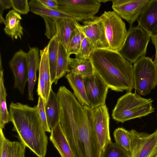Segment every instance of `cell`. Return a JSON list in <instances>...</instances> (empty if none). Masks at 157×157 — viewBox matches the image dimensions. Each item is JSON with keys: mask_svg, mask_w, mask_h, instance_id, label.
<instances>
[{"mask_svg": "<svg viewBox=\"0 0 157 157\" xmlns=\"http://www.w3.org/2000/svg\"><path fill=\"white\" fill-rule=\"evenodd\" d=\"M150 35L137 26L129 28L125 42L119 53L132 63L145 56Z\"/></svg>", "mask_w": 157, "mask_h": 157, "instance_id": "6", "label": "cell"}, {"mask_svg": "<svg viewBox=\"0 0 157 157\" xmlns=\"http://www.w3.org/2000/svg\"><path fill=\"white\" fill-rule=\"evenodd\" d=\"M149 0H113L112 8L121 18L132 27Z\"/></svg>", "mask_w": 157, "mask_h": 157, "instance_id": "13", "label": "cell"}, {"mask_svg": "<svg viewBox=\"0 0 157 157\" xmlns=\"http://www.w3.org/2000/svg\"><path fill=\"white\" fill-rule=\"evenodd\" d=\"M50 140L61 157H75L59 124L51 130Z\"/></svg>", "mask_w": 157, "mask_h": 157, "instance_id": "20", "label": "cell"}, {"mask_svg": "<svg viewBox=\"0 0 157 157\" xmlns=\"http://www.w3.org/2000/svg\"><path fill=\"white\" fill-rule=\"evenodd\" d=\"M29 4L30 11L33 13L42 17H45L52 18H69L79 21L78 19L61 12L51 10L45 7L39 0H30Z\"/></svg>", "mask_w": 157, "mask_h": 157, "instance_id": "26", "label": "cell"}, {"mask_svg": "<svg viewBox=\"0 0 157 157\" xmlns=\"http://www.w3.org/2000/svg\"><path fill=\"white\" fill-rule=\"evenodd\" d=\"M12 7L11 0H0V22L5 24V19L3 17V13L4 10Z\"/></svg>", "mask_w": 157, "mask_h": 157, "instance_id": "35", "label": "cell"}, {"mask_svg": "<svg viewBox=\"0 0 157 157\" xmlns=\"http://www.w3.org/2000/svg\"><path fill=\"white\" fill-rule=\"evenodd\" d=\"M40 63L37 92L39 96L42 98L45 104L52 89V84L48 60V45L43 49L40 50Z\"/></svg>", "mask_w": 157, "mask_h": 157, "instance_id": "14", "label": "cell"}, {"mask_svg": "<svg viewBox=\"0 0 157 157\" xmlns=\"http://www.w3.org/2000/svg\"><path fill=\"white\" fill-rule=\"evenodd\" d=\"M151 98H142L136 92L127 91L119 98L112 110L113 120L123 123L136 118H141L154 112Z\"/></svg>", "mask_w": 157, "mask_h": 157, "instance_id": "4", "label": "cell"}, {"mask_svg": "<svg viewBox=\"0 0 157 157\" xmlns=\"http://www.w3.org/2000/svg\"><path fill=\"white\" fill-rule=\"evenodd\" d=\"M48 123L51 130L59 124L60 110L57 94L52 89L48 101L45 104Z\"/></svg>", "mask_w": 157, "mask_h": 157, "instance_id": "23", "label": "cell"}, {"mask_svg": "<svg viewBox=\"0 0 157 157\" xmlns=\"http://www.w3.org/2000/svg\"><path fill=\"white\" fill-rule=\"evenodd\" d=\"M21 19L20 14L13 10H10L6 16L4 30L13 40L18 38L21 39L23 36V29L21 24Z\"/></svg>", "mask_w": 157, "mask_h": 157, "instance_id": "21", "label": "cell"}, {"mask_svg": "<svg viewBox=\"0 0 157 157\" xmlns=\"http://www.w3.org/2000/svg\"><path fill=\"white\" fill-rule=\"evenodd\" d=\"M45 24V35L51 39L57 36L67 49L72 34L79 23L74 19L69 18H52L43 17Z\"/></svg>", "mask_w": 157, "mask_h": 157, "instance_id": "9", "label": "cell"}, {"mask_svg": "<svg viewBox=\"0 0 157 157\" xmlns=\"http://www.w3.org/2000/svg\"><path fill=\"white\" fill-rule=\"evenodd\" d=\"M156 157H157V156Z\"/></svg>", "mask_w": 157, "mask_h": 157, "instance_id": "39", "label": "cell"}, {"mask_svg": "<svg viewBox=\"0 0 157 157\" xmlns=\"http://www.w3.org/2000/svg\"><path fill=\"white\" fill-rule=\"evenodd\" d=\"M99 17L104 25L109 50L119 52L127 36L125 24L114 11H105Z\"/></svg>", "mask_w": 157, "mask_h": 157, "instance_id": "7", "label": "cell"}, {"mask_svg": "<svg viewBox=\"0 0 157 157\" xmlns=\"http://www.w3.org/2000/svg\"><path fill=\"white\" fill-rule=\"evenodd\" d=\"M70 58L67 49L59 41L55 84L59 79L71 72L69 67Z\"/></svg>", "mask_w": 157, "mask_h": 157, "instance_id": "25", "label": "cell"}, {"mask_svg": "<svg viewBox=\"0 0 157 157\" xmlns=\"http://www.w3.org/2000/svg\"><path fill=\"white\" fill-rule=\"evenodd\" d=\"M95 48L86 37L84 38L78 52L75 55V58L81 59H90L91 54Z\"/></svg>", "mask_w": 157, "mask_h": 157, "instance_id": "32", "label": "cell"}, {"mask_svg": "<svg viewBox=\"0 0 157 157\" xmlns=\"http://www.w3.org/2000/svg\"><path fill=\"white\" fill-rule=\"evenodd\" d=\"M13 10L18 13L27 14L30 11V7L28 0H11Z\"/></svg>", "mask_w": 157, "mask_h": 157, "instance_id": "34", "label": "cell"}, {"mask_svg": "<svg viewBox=\"0 0 157 157\" xmlns=\"http://www.w3.org/2000/svg\"><path fill=\"white\" fill-rule=\"evenodd\" d=\"M90 60L94 72L111 90L131 91L134 88L133 66L119 52L95 49Z\"/></svg>", "mask_w": 157, "mask_h": 157, "instance_id": "3", "label": "cell"}, {"mask_svg": "<svg viewBox=\"0 0 157 157\" xmlns=\"http://www.w3.org/2000/svg\"><path fill=\"white\" fill-rule=\"evenodd\" d=\"M12 130L20 141L38 157H45L48 138L38 113L36 106L12 102L9 106Z\"/></svg>", "mask_w": 157, "mask_h": 157, "instance_id": "2", "label": "cell"}, {"mask_svg": "<svg viewBox=\"0 0 157 157\" xmlns=\"http://www.w3.org/2000/svg\"><path fill=\"white\" fill-rule=\"evenodd\" d=\"M86 95L92 109L105 104L109 87L95 72L90 76L84 78Z\"/></svg>", "mask_w": 157, "mask_h": 157, "instance_id": "11", "label": "cell"}, {"mask_svg": "<svg viewBox=\"0 0 157 157\" xmlns=\"http://www.w3.org/2000/svg\"><path fill=\"white\" fill-rule=\"evenodd\" d=\"M14 77L13 88L24 94L28 78V59L27 53L20 49L16 52L9 62Z\"/></svg>", "mask_w": 157, "mask_h": 157, "instance_id": "12", "label": "cell"}, {"mask_svg": "<svg viewBox=\"0 0 157 157\" xmlns=\"http://www.w3.org/2000/svg\"><path fill=\"white\" fill-rule=\"evenodd\" d=\"M100 157H129L127 151L111 140L102 149Z\"/></svg>", "mask_w": 157, "mask_h": 157, "instance_id": "31", "label": "cell"}, {"mask_svg": "<svg viewBox=\"0 0 157 157\" xmlns=\"http://www.w3.org/2000/svg\"><path fill=\"white\" fill-rule=\"evenodd\" d=\"M29 50L27 53L28 59V99L34 100L33 90L37 78L36 72L39 71L40 63V51L36 47L29 46Z\"/></svg>", "mask_w": 157, "mask_h": 157, "instance_id": "18", "label": "cell"}, {"mask_svg": "<svg viewBox=\"0 0 157 157\" xmlns=\"http://www.w3.org/2000/svg\"><path fill=\"white\" fill-rule=\"evenodd\" d=\"M66 78L79 102L83 106L90 107L86 91L84 78L71 72L67 75Z\"/></svg>", "mask_w": 157, "mask_h": 157, "instance_id": "22", "label": "cell"}, {"mask_svg": "<svg viewBox=\"0 0 157 157\" xmlns=\"http://www.w3.org/2000/svg\"><path fill=\"white\" fill-rule=\"evenodd\" d=\"M69 67L71 72L83 78L91 76L94 72L90 59L71 58Z\"/></svg>", "mask_w": 157, "mask_h": 157, "instance_id": "27", "label": "cell"}, {"mask_svg": "<svg viewBox=\"0 0 157 157\" xmlns=\"http://www.w3.org/2000/svg\"><path fill=\"white\" fill-rule=\"evenodd\" d=\"M133 63L134 88L140 95L148 94L157 85V67L151 58L145 56Z\"/></svg>", "mask_w": 157, "mask_h": 157, "instance_id": "5", "label": "cell"}, {"mask_svg": "<svg viewBox=\"0 0 157 157\" xmlns=\"http://www.w3.org/2000/svg\"><path fill=\"white\" fill-rule=\"evenodd\" d=\"M101 3V2H103V3H105V2H108V1H111V0H98Z\"/></svg>", "mask_w": 157, "mask_h": 157, "instance_id": "38", "label": "cell"}, {"mask_svg": "<svg viewBox=\"0 0 157 157\" xmlns=\"http://www.w3.org/2000/svg\"><path fill=\"white\" fill-rule=\"evenodd\" d=\"M58 10L78 19L79 21L94 19L99 11L98 0H57Z\"/></svg>", "mask_w": 157, "mask_h": 157, "instance_id": "8", "label": "cell"}, {"mask_svg": "<svg viewBox=\"0 0 157 157\" xmlns=\"http://www.w3.org/2000/svg\"><path fill=\"white\" fill-rule=\"evenodd\" d=\"M132 135L129 157H156L157 129L151 134L130 130Z\"/></svg>", "mask_w": 157, "mask_h": 157, "instance_id": "10", "label": "cell"}, {"mask_svg": "<svg viewBox=\"0 0 157 157\" xmlns=\"http://www.w3.org/2000/svg\"><path fill=\"white\" fill-rule=\"evenodd\" d=\"M59 41L57 36L50 40L48 46V60L51 81L52 84L55 80Z\"/></svg>", "mask_w": 157, "mask_h": 157, "instance_id": "28", "label": "cell"}, {"mask_svg": "<svg viewBox=\"0 0 157 157\" xmlns=\"http://www.w3.org/2000/svg\"><path fill=\"white\" fill-rule=\"evenodd\" d=\"M0 157H25L26 146L21 141H10L0 128Z\"/></svg>", "mask_w": 157, "mask_h": 157, "instance_id": "19", "label": "cell"}, {"mask_svg": "<svg viewBox=\"0 0 157 157\" xmlns=\"http://www.w3.org/2000/svg\"><path fill=\"white\" fill-rule=\"evenodd\" d=\"M139 26L151 37L157 33V0H149L137 20Z\"/></svg>", "mask_w": 157, "mask_h": 157, "instance_id": "17", "label": "cell"}, {"mask_svg": "<svg viewBox=\"0 0 157 157\" xmlns=\"http://www.w3.org/2000/svg\"><path fill=\"white\" fill-rule=\"evenodd\" d=\"M92 118L94 130L102 149L111 141L109 129L110 117L106 105L92 109Z\"/></svg>", "mask_w": 157, "mask_h": 157, "instance_id": "15", "label": "cell"}, {"mask_svg": "<svg viewBox=\"0 0 157 157\" xmlns=\"http://www.w3.org/2000/svg\"><path fill=\"white\" fill-rule=\"evenodd\" d=\"M57 95L60 110L59 124L75 157H100L102 148L94 130L92 109L83 106L64 86Z\"/></svg>", "mask_w": 157, "mask_h": 157, "instance_id": "1", "label": "cell"}, {"mask_svg": "<svg viewBox=\"0 0 157 157\" xmlns=\"http://www.w3.org/2000/svg\"><path fill=\"white\" fill-rule=\"evenodd\" d=\"M82 22L85 36L92 43L95 49L109 50L104 25L99 17Z\"/></svg>", "mask_w": 157, "mask_h": 157, "instance_id": "16", "label": "cell"}, {"mask_svg": "<svg viewBox=\"0 0 157 157\" xmlns=\"http://www.w3.org/2000/svg\"><path fill=\"white\" fill-rule=\"evenodd\" d=\"M113 136L116 143L129 152L132 138L131 131L127 130L122 128H118L114 130Z\"/></svg>", "mask_w": 157, "mask_h": 157, "instance_id": "30", "label": "cell"}, {"mask_svg": "<svg viewBox=\"0 0 157 157\" xmlns=\"http://www.w3.org/2000/svg\"><path fill=\"white\" fill-rule=\"evenodd\" d=\"M44 6L55 10H58V2L57 0H39Z\"/></svg>", "mask_w": 157, "mask_h": 157, "instance_id": "36", "label": "cell"}, {"mask_svg": "<svg viewBox=\"0 0 157 157\" xmlns=\"http://www.w3.org/2000/svg\"><path fill=\"white\" fill-rule=\"evenodd\" d=\"M36 108L43 128L45 132L51 133V130L48 125L45 108V104L43 99L39 96Z\"/></svg>", "mask_w": 157, "mask_h": 157, "instance_id": "33", "label": "cell"}, {"mask_svg": "<svg viewBox=\"0 0 157 157\" xmlns=\"http://www.w3.org/2000/svg\"><path fill=\"white\" fill-rule=\"evenodd\" d=\"M0 56V128L3 129L6 124L11 122V118L6 103L7 94L4 84L3 69L1 54Z\"/></svg>", "mask_w": 157, "mask_h": 157, "instance_id": "24", "label": "cell"}, {"mask_svg": "<svg viewBox=\"0 0 157 157\" xmlns=\"http://www.w3.org/2000/svg\"><path fill=\"white\" fill-rule=\"evenodd\" d=\"M151 39L155 48V58L154 62L157 67V33L155 35L151 36Z\"/></svg>", "mask_w": 157, "mask_h": 157, "instance_id": "37", "label": "cell"}, {"mask_svg": "<svg viewBox=\"0 0 157 157\" xmlns=\"http://www.w3.org/2000/svg\"><path fill=\"white\" fill-rule=\"evenodd\" d=\"M85 37L82 25L78 23L72 34L67 48V50L70 56L71 54L76 55L77 53L82 41Z\"/></svg>", "mask_w": 157, "mask_h": 157, "instance_id": "29", "label": "cell"}]
</instances>
